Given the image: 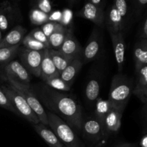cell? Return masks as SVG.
<instances>
[{"mask_svg":"<svg viewBox=\"0 0 147 147\" xmlns=\"http://www.w3.org/2000/svg\"><path fill=\"white\" fill-rule=\"evenodd\" d=\"M33 92L46 108L63 119L72 129L80 132L83 120L82 108L73 96L43 84L34 86Z\"/></svg>","mask_w":147,"mask_h":147,"instance_id":"1","label":"cell"},{"mask_svg":"<svg viewBox=\"0 0 147 147\" xmlns=\"http://www.w3.org/2000/svg\"><path fill=\"white\" fill-rule=\"evenodd\" d=\"M47 113L48 126L66 147H84L75 131L63 119L51 111Z\"/></svg>","mask_w":147,"mask_h":147,"instance_id":"2","label":"cell"},{"mask_svg":"<svg viewBox=\"0 0 147 147\" xmlns=\"http://www.w3.org/2000/svg\"><path fill=\"white\" fill-rule=\"evenodd\" d=\"M133 79L118 74L113 78L109 92V101L113 105L126 106L133 91Z\"/></svg>","mask_w":147,"mask_h":147,"instance_id":"3","label":"cell"},{"mask_svg":"<svg viewBox=\"0 0 147 147\" xmlns=\"http://www.w3.org/2000/svg\"><path fill=\"white\" fill-rule=\"evenodd\" d=\"M7 78L9 82V84H11L15 88V90L25 99L27 104L32 109L34 113L37 115L40 123H43L45 126H48L47 113L45 111L42 103H40L39 99L34 93L33 90L30 89L29 85L22 84V83H18L9 78Z\"/></svg>","mask_w":147,"mask_h":147,"instance_id":"4","label":"cell"},{"mask_svg":"<svg viewBox=\"0 0 147 147\" xmlns=\"http://www.w3.org/2000/svg\"><path fill=\"white\" fill-rule=\"evenodd\" d=\"M3 90L12 106L17 111V114L21 115L22 116L25 118L32 124H37L40 123V121L38 117L27 104L25 99L15 90V88L11 84L9 85V86L3 87Z\"/></svg>","mask_w":147,"mask_h":147,"instance_id":"5","label":"cell"},{"mask_svg":"<svg viewBox=\"0 0 147 147\" xmlns=\"http://www.w3.org/2000/svg\"><path fill=\"white\" fill-rule=\"evenodd\" d=\"M44 50H32L22 47L19 51L21 64L30 74L40 77V68Z\"/></svg>","mask_w":147,"mask_h":147,"instance_id":"6","label":"cell"},{"mask_svg":"<svg viewBox=\"0 0 147 147\" xmlns=\"http://www.w3.org/2000/svg\"><path fill=\"white\" fill-rule=\"evenodd\" d=\"M80 132L93 143H98L108 138L101 122L96 116H90L82 120Z\"/></svg>","mask_w":147,"mask_h":147,"instance_id":"7","label":"cell"},{"mask_svg":"<svg viewBox=\"0 0 147 147\" xmlns=\"http://www.w3.org/2000/svg\"><path fill=\"white\" fill-rule=\"evenodd\" d=\"M102 43L103 38L100 28L94 27L82 53L81 60L83 64L97 58L101 51Z\"/></svg>","mask_w":147,"mask_h":147,"instance_id":"8","label":"cell"},{"mask_svg":"<svg viewBox=\"0 0 147 147\" xmlns=\"http://www.w3.org/2000/svg\"><path fill=\"white\" fill-rule=\"evenodd\" d=\"M126 106H117L111 103L109 113L103 122V126L107 136L117 133L121 125V117Z\"/></svg>","mask_w":147,"mask_h":147,"instance_id":"9","label":"cell"},{"mask_svg":"<svg viewBox=\"0 0 147 147\" xmlns=\"http://www.w3.org/2000/svg\"><path fill=\"white\" fill-rule=\"evenodd\" d=\"M77 14L79 17L93 22L99 28H103L105 26L104 10L91 3L86 1Z\"/></svg>","mask_w":147,"mask_h":147,"instance_id":"10","label":"cell"},{"mask_svg":"<svg viewBox=\"0 0 147 147\" xmlns=\"http://www.w3.org/2000/svg\"><path fill=\"white\" fill-rule=\"evenodd\" d=\"M125 22L126 20L122 17L113 4L105 12L104 24L107 27L109 34H116L122 32L124 28Z\"/></svg>","mask_w":147,"mask_h":147,"instance_id":"11","label":"cell"},{"mask_svg":"<svg viewBox=\"0 0 147 147\" xmlns=\"http://www.w3.org/2000/svg\"><path fill=\"white\" fill-rule=\"evenodd\" d=\"M57 50L72 60L75 58H81L83 53V49L80 43L73 35L70 30H69L64 42Z\"/></svg>","mask_w":147,"mask_h":147,"instance_id":"12","label":"cell"},{"mask_svg":"<svg viewBox=\"0 0 147 147\" xmlns=\"http://www.w3.org/2000/svg\"><path fill=\"white\" fill-rule=\"evenodd\" d=\"M7 78L12 79L22 84L28 85L30 81V75L24 66L17 60L9 63L5 67Z\"/></svg>","mask_w":147,"mask_h":147,"instance_id":"13","label":"cell"},{"mask_svg":"<svg viewBox=\"0 0 147 147\" xmlns=\"http://www.w3.org/2000/svg\"><path fill=\"white\" fill-rule=\"evenodd\" d=\"M136 80L132 93L136 95L143 103L147 101V65L136 71Z\"/></svg>","mask_w":147,"mask_h":147,"instance_id":"14","label":"cell"},{"mask_svg":"<svg viewBox=\"0 0 147 147\" xmlns=\"http://www.w3.org/2000/svg\"><path fill=\"white\" fill-rule=\"evenodd\" d=\"M110 36L113 43V50H114L119 70L121 72L123 63L125 62V51H126V42H125L123 34L122 32H120L116 34H110Z\"/></svg>","mask_w":147,"mask_h":147,"instance_id":"15","label":"cell"},{"mask_svg":"<svg viewBox=\"0 0 147 147\" xmlns=\"http://www.w3.org/2000/svg\"><path fill=\"white\" fill-rule=\"evenodd\" d=\"M83 63L81 58H75L67 65V67L60 73V77L63 81L71 87L75 79L80 72Z\"/></svg>","mask_w":147,"mask_h":147,"instance_id":"16","label":"cell"},{"mask_svg":"<svg viewBox=\"0 0 147 147\" xmlns=\"http://www.w3.org/2000/svg\"><path fill=\"white\" fill-rule=\"evenodd\" d=\"M32 126L36 132L50 147H65L54 132L49 129L48 126H45L40 122L37 124H32Z\"/></svg>","mask_w":147,"mask_h":147,"instance_id":"17","label":"cell"},{"mask_svg":"<svg viewBox=\"0 0 147 147\" xmlns=\"http://www.w3.org/2000/svg\"><path fill=\"white\" fill-rule=\"evenodd\" d=\"M27 30L20 25H17L5 36L4 39L0 42V48L1 47H12L20 45L24 37Z\"/></svg>","mask_w":147,"mask_h":147,"instance_id":"18","label":"cell"},{"mask_svg":"<svg viewBox=\"0 0 147 147\" xmlns=\"http://www.w3.org/2000/svg\"><path fill=\"white\" fill-rule=\"evenodd\" d=\"M60 73L56 69L55 66L53 64L49 54V49L44 50L42 60L41 63V68H40V78L45 82L48 79L59 76Z\"/></svg>","mask_w":147,"mask_h":147,"instance_id":"19","label":"cell"},{"mask_svg":"<svg viewBox=\"0 0 147 147\" xmlns=\"http://www.w3.org/2000/svg\"><path fill=\"white\" fill-rule=\"evenodd\" d=\"M135 69L139 70L140 67L147 65V40L140 38L134 46V50Z\"/></svg>","mask_w":147,"mask_h":147,"instance_id":"20","label":"cell"},{"mask_svg":"<svg viewBox=\"0 0 147 147\" xmlns=\"http://www.w3.org/2000/svg\"><path fill=\"white\" fill-rule=\"evenodd\" d=\"M16 10L9 3L2 4L0 9V30H6L15 18Z\"/></svg>","mask_w":147,"mask_h":147,"instance_id":"21","label":"cell"},{"mask_svg":"<svg viewBox=\"0 0 147 147\" xmlns=\"http://www.w3.org/2000/svg\"><path fill=\"white\" fill-rule=\"evenodd\" d=\"M68 32L69 30H67V27H64L61 24H59L56 30L48 37L50 48L56 50H58L64 42Z\"/></svg>","mask_w":147,"mask_h":147,"instance_id":"22","label":"cell"},{"mask_svg":"<svg viewBox=\"0 0 147 147\" xmlns=\"http://www.w3.org/2000/svg\"><path fill=\"white\" fill-rule=\"evenodd\" d=\"M100 82L98 78H92L88 82L85 89V98L88 103L94 104L99 98L100 93Z\"/></svg>","mask_w":147,"mask_h":147,"instance_id":"23","label":"cell"},{"mask_svg":"<svg viewBox=\"0 0 147 147\" xmlns=\"http://www.w3.org/2000/svg\"><path fill=\"white\" fill-rule=\"evenodd\" d=\"M49 54L53 64L55 65L59 73H61L67 67V65L73 60L58 50H53V49H49Z\"/></svg>","mask_w":147,"mask_h":147,"instance_id":"24","label":"cell"},{"mask_svg":"<svg viewBox=\"0 0 147 147\" xmlns=\"http://www.w3.org/2000/svg\"><path fill=\"white\" fill-rule=\"evenodd\" d=\"M111 106V103L109 100H104L100 98H98L96 100V107H95V116L101 122L102 124L106 114L110 110Z\"/></svg>","mask_w":147,"mask_h":147,"instance_id":"25","label":"cell"},{"mask_svg":"<svg viewBox=\"0 0 147 147\" xmlns=\"http://www.w3.org/2000/svg\"><path fill=\"white\" fill-rule=\"evenodd\" d=\"M20 48V45L0 48V63H7L9 62L15 57L16 55L18 54Z\"/></svg>","mask_w":147,"mask_h":147,"instance_id":"26","label":"cell"},{"mask_svg":"<svg viewBox=\"0 0 147 147\" xmlns=\"http://www.w3.org/2000/svg\"><path fill=\"white\" fill-rule=\"evenodd\" d=\"M45 83L50 88L59 91H69L71 88L60 78V75L48 79Z\"/></svg>","mask_w":147,"mask_h":147,"instance_id":"27","label":"cell"},{"mask_svg":"<svg viewBox=\"0 0 147 147\" xmlns=\"http://www.w3.org/2000/svg\"><path fill=\"white\" fill-rule=\"evenodd\" d=\"M22 44L24 45V47L32 50H37L38 51V50H44L45 49H47L44 44L37 41L29 34H27L23 38Z\"/></svg>","mask_w":147,"mask_h":147,"instance_id":"28","label":"cell"},{"mask_svg":"<svg viewBox=\"0 0 147 147\" xmlns=\"http://www.w3.org/2000/svg\"><path fill=\"white\" fill-rule=\"evenodd\" d=\"M30 18L31 22L37 25L43 24L48 22V15L37 9H32L30 11Z\"/></svg>","mask_w":147,"mask_h":147,"instance_id":"29","label":"cell"},{"mask_svg":"<svg viewBox=\"0 0 147 147\" xmlns=\"http://www.w3.org/2000/svg\"><path fill=\"white\" fill-rule=\"evenodd\" d=\"M28 34L30 36H31L32 38H34V40H37V41L44 44L47 49H51L50 48V45H49L48 38L46 37L45 34L43 33V32L42 31V30L40 28L34 29Z\"/></svg>","mask_w":147,"mask_h":147,"instance_id":"30","label":"cell"},{"mask_svg":"<svg viewBox=\"0 0 147 147\" xmlns=\"http://www.w3.org/2000/svg\"><path fill=\"white\" fill-rule=\"evenodd\" d=\"M125 20L127 18L128 4L126 0H114L113 3Z\"/></svg>","mask_w":147,"mask_h":147,"instance_id":"31","label":"cell"},{"mask_svg":"<svg viewBox=\"0 0 147 147\" xmlns=\"http://www.w3.org/2000/svg\"><path fill=\"white\" fill-rule=\"evenodd\" d=\"M59 24H60V23L56 22L48 21L47 22L43 24L40 29H41L42 31L43 32V33L45 34L46 37L48 38V37L51 35L52 33L56 30V28H57V26L59 25Z\"/></svg>","mask_w":147,"mask_h":147,"instance_id":"32","label":"cell"},{"mask_svg":"<svg viewBox=\"0 0 147 147\" xmlns=\"http://www.w3.org/2000/svg\"><path fill=\"white\" fill-rule=\"evenodd\" d=\"M0 106L4 107V109H7V110H9L12 113L17 114V111L15 110L14 106H12L10 100H9V98L6 96L5 93L3 91H1V90H0Z\"/></svg>","mask_w":147,"mask_h":147,"instance_id":"33","label":"cell"},{"mask_svg":"<svg viewBox=\"0 0 147 147\" xmlns=\"http://www.w3.org/2000/svg\"><path fill=\"white\" fill-rule=\"evenodd\" d=\"M37 9L47 14L51 12L52 7L49 0H37Z\"/></svg>","mask_w":147,"mask_h":147,"instance_id":"34","label":"cell"},{"mask_svg":"<svg viewBox=\"0 0 147 147\" xmlns=\"http://www.w3.org/2000/svg\"><path fill=\"white\" fill-rule=\"evenodd\" d=\"M147 0H134L135 14L139 16L146 5Z\"/></svg>","mask_w":147,"mask_h":147,"instance_id":"35","label":"cell"},{"mask_svg":"<svg viewBox=\"0 0 147 147\" xmlns=\"http://www.w3.org/2000/svg\"><path fill=\"white\" fill-rule=\"evenodd\" d=\"M72 20V13L69 10H65L61 15L60 24L64 27H67V26L71 22Z\"/></svg>","mask_w":147,"mask_h":147,"instance_id":"36","label":"cell"},{"mask_svg":"<svg viewBox=\"0 0 147 147\" xmlns=\"http://www.w3.org/2000/svg\"><path fill=\"white\" fill-rule=\"evenodd\" d=\"M140 38L147 40V18L145 17L142 27V32L140 33Z\"/></svg>","mask_w":147,"mask_h":147,"instance_id":"37","label":"cell"},{"mask_svg":"<svg viewBox=\"0 0 147 147\" xmlns=\"http://www.w3.org/2000/svg\"><path fill=\"white\" fill-rule=\"evenodd\" d=\"M87 2H90L97 7H100L101 9H104L105 5H106V0H87Z\"/></svg>","mask_w":147,"mask_h":147,"instance_id":"38","label":"cell"},{"mask_svg":"<svg viewBox=\"0 0 147 147\" xmlns=\"http://www.w3.org/2000/svg\"><path fill=\"white\" fill-rule=\"evenodd\" d=\"M141 146L142 147H147V136L144 135L142 137V141H141Z\"/></svg>","mask_w":147,"mask_h":147,"instance_id":"39","label":"cell"},{"mask_svg":"<svg viewBox=\"0 0 147 147\" xmlns=\"http://www.w3.org/2000/svg\"><path fill=\"white\" fill-rule=\"evenodd\" d=\"M78 1V0H67V3H68V4L70 6H73L76 3H77Z\"/></svg>","mask_w":147,"mask_h":147,"instance_id":"40","label":"cell"},{"mask_svg":"<svg viewBox=\"0 0 147 147\" xmlns=\"http://www.w3.org/2000/svg\"><path fill=\"white\" fill-rule=\"evenodd\" d=\"M118 147H131V145H129V144L121 145V146H118Z\"/></svg>","mask_w":147,"mask_h":147,"instance_id":"41","label":"cell"},{"mask_svg":"<svg viewBox=\"0 0 147 147\" xmlns=\"http://www.w3.org/2000/svg\"><path fill=\"white\" fill-rule=\"evenodd\" d=\"M0 9H1V8H0Z\"/></svg>","mask_w":147,"mask_h":147,"instance_id":"42","label":"cell"},{"mask_svg":"<svg viewBox=\"0 0 147 147\" xmlns=\"http://www.w3.org/2000/svg\"><path fill=\"white\" fill-rule=\"evenodd\" d=\"M0 35H1V34H0Z\"/></svg>","mask_w":147,"mask_h":147,"instance_id":"43","label":"cell"}]
</instances>
